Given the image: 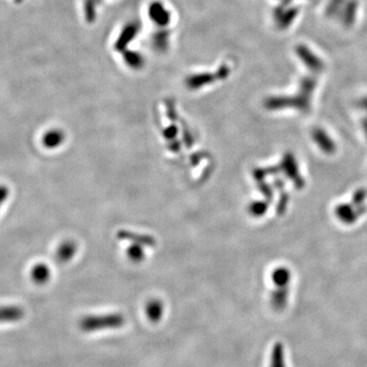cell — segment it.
<instances>
[{
	"mask_svg": "<svg viewBox=\"0 0 367 367\" xmlns=\"http://www.w3.org/2000/svg\"><path fill=\"white\" fill-rule=\"evenodd\" d=\"M126 324V318L120 313H106L86 316L78 322V328L85 332H94L108 330H118Z\"/></svg>",
	"mask_w": 367,
	"mask_h": 367,
	"instance_id": "1",
	"label": "cell"
},
{
	"mask_svg": "<svg viewBox=\"0 0 367 367\" xmlns=\"http://www.w3.org/2000/svg\"><path fill=\"white\" fill-rule=\"evenodd\" d=\"M230 72V70L226 66H222L218 72L210 74V72H205V74H192L187 78L186 85L190 89H199L203 86H207L209 84L214 83L216 80H222Z\"/></svg>",
	"mask_w": 367,
	"mask_h": 367,
	"instance_id": "2",
	"label": "cell"
},
{
	"mask_svg": "<svg viewBox=\"0 0 367 367\" xmlns=\"http://www.w3.org/2000/svg\"><path fill=\"white\" fill-rule=\"evenodd\" d=\"M140 29L138 22H130L122 29L120 35L118 36L114 48L118 51H124L126 47L133 41V39L137 36Z\"/></svg>",
	"mask_w": 367,
	"mask_h": 367,
	"instance_id": "3",
	"label": "cell"
},
{
	"mask_svg": "<svg viewBox=\"0 0 367 367\" xmlns=\"http://www.w3.org/2000/svg\"><path fill=\"white\" fill-rule=\"evenodd\" d=\"M145 314L149 322H160L164 314V305L160 299H150L145 305Z\"/></svg>",
	"mask_w": 367,
	"mask_h": 367,
	"instance_id": "4",
	"label": "cell"
},
{
	"mask_svg": "<svg viewBox=\"0 0 367 367\" xmlns=\"http://www.w3.org/2000/svg\"><path fill=\"white\" fill-rule=\"evenodd\" d=\"M24 316V311L18 305H0V324L16 322Z\"/></svg>",
	"mask_w": 367,
	"mask_h": 367,
	"instance_id": "5",
	"label": "cell"
},
{
	"mask_svg": "<svg viewBox=\"0 0 367 367\" xmlns=\"http://www.w3.org/2000/svg\"><path fill=\"white\" fill-rule=\"evenodd\" d=\"M149 16L157 26H166L170 22V14L160 2H153L149 8Z\"/></svg>",
	"mask_w": 367,
	"mask_h": 367,
	"instance_id": "6",
	"label": "cell"
},
{
	"mask_svg": "<svg viewBox=\"0 0 367 367\" xmlns=\"http://www.w3.org/2000/svg\"><path fill=\"white\" fill-rule=\"evenodd\" d=\"M64 141V133L58 128H51L43 135L42 143L48 149H56Z\"/></svg>",
	"mask_w": 367,
	"mask_h": 367,
	"instance_id": "7",
	"label": "cell"
},
{
	"mask_svg": "<svg viewBox=\"0 0 367 367\" xmlns=\"http://www.w3.org/2000/svg\"><path fill=\"white\" fill-rule=\"evenodd\" d=\"M51 276L50 268L45 264H38L31 270V278L36 284H46Z\"/></svg>",
	"mask_w": 367,
	"mask_h": 367,
	"instance_id": "8",
	"label": "cell"
},
{
	"mask_svg": "<svg viewBox=\"0 0 367 367\" xmlns=\"http://www.w3.org/2000/svg\"><path fill=\"white\" fill-rule=\"evenodd\" d=\"M76 252V246L72 241H66L60 244L56 251V258L60 262H68Z\"/></svg>",
	"mask_w": 367,
	"mask_h": 367,
	"instance_id": "9",
	"label": "cell"
},
{
	"mask_svg": "<svg viewBox=\"0 0 367 367\" xmlns=\"http://www.w3.org/2000/svg\"><path fill=\"white\" fill-rule=\"evenodd\" d=\"M124 60L128 68L133 70H139L144 66V58L133 51H124Z\"/></svg>",
	"mask_w": 367,
	"mask_h": 367,
	"instance_id": "10",
	"label": "cell"
},
{
	"mask_svg": "<svg viewBox=\"0 0 367 367\" xmlns=\"http://www.w3.org/2000/svg\"><path fill=\"white\" fill-rule=\"evenodd\" d=\"M170 32L168 31H160L153 35L152 43L153 47L160 52L166 51L168 48L170 44Z\"/></svg>",
	"mask_w": 367,
	"mask_h": 367,
	"instance_id": "11",
	"label": "cell"
},
{
	"mask_svg": "<svg viewBox=\"0 0 367 367\" xmlns=\"http://www.w3.org/2000/svg\"><path fill=\"white\" fill-rule=\"evenodd\" d=\"M272 367H284V355L282 348L280 344L276 345L272 353Z\"/></svg>",
	"mask_w": 367,
	"mask_h": 367,
	"instance_id": "12",
	"label": "cell"
},
{
	"mask_svg": "<svg viewBox=\"0 0 367 367\" xmlns=\"http://www.w3.org/2000/svg\"><path fill=\"white\" fill-rule=\"evenodd\" d=\"M128 257L134 260V261H140L143 257H144V253H143V250L141 249L140 245H135V246H132L130 247L128 250Z\"/></svg>",
	"mask_w": 367,
	"mask_h": 367,
	"instance_id": "13",
	"label": "cell"
},
{
	"mask_svg": "<svg viewBox=\"0 0 367 367\" xmlns=\"http://www.w3.org/2000/svg\"><path fill=\"white\" fill-rule=\"evenodd\" d=\"M85 14L88 22H93L95 20V2L93 0H87L85 4Z\"/></svg>",
	"mask_w": 367,
	"mask_h": 367,
	"instance_id": "14",
	"label": "cell"
},
{
	"mask_svg": "<svg viewBox=\"0 0 367 367\" xmlns=\"http://www.w3.org/2000/svg\"><path fill=\"white\" fill-rule=\"evenodd\" d=\"M10 197V188L6 185H0V208L6 203Z\"/></svg>",
	"mask_w": 367,
	"mask_h": 367,
	"instance_id": "15",
	"label": "cell"
}]
</instances>
